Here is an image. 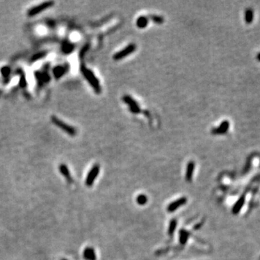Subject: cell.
Returning <instances> with one entry per match:
<instances>
[{
  "mask_svg": "<svg viewBox=\"0 0 260 260\" xmlns=\"http://www.w3.org/2000/svg\"><path fill=\"white\" fill-rule=\"evenodd\" d=\"M190 233L187 231L181 229L179 232V241L180 243L182 245H185L187 242Z\"/></svg>",
  "mask_w": 260,
  "mask_h": 260,
  "instance_id": "cell-11",
  "label": "cell"
},
{
  "mask_svg": "<svg viewBox=\"0 0 260 260\" xmlns=\"http://www.w3.org/2000/svg\"><path fill=\"white\" fill-rule=\"evenodd\" d=\"M54 2H52V1L43 2V3L40 4V5H38V6L34 7H32V8H31V9H30L28 11V15L30 16V17L42 13L43 10H45V9H48V8L53 7L54 6Z\"/></svg>",
  "mask_w": 260,
  "mask_h": 260,
  "instance_id": "cell-3",
  "label": "cell"
},
{
  "mask_svg": "<svg viewBox=\"0 0 260 260\" xmlns=\"http://www.w3.org/2000/svg\"><path fill=\"white\" fill-rule=\"evenodd\" d=\"M202 224H203V223H202V222H200V223H199L198 224L195 225V226L194 227V230L200 229V228L202 227Z\"/></svg>",
  "mask_w": 260,
  "mask_h": 260,
  "instance_id": "cell-18",
  "label": "cell"
},
{
  "mask_svg": "<svg viewBox=\"0 0 260 260\" xmlns=\"http://www.w3.org/2000/svg\"><path fill=\"white\" fill-rule=\"evenodd\" d=\"M195 163L194 161H189V163L187 164L186 170V175H185V179L187 182H191L192 180V176H193L194 170Z\"/></svg>",
  "mask_w": 260,
  "mask_h": 260,
  "instance_id": "cell-8",
  "label": "cell"
},
{
  "mask_svg": "<svg viewBox=\"0 0 260 260\" xmlns=\"http://www.w3.org/2000/svg\"><path fill=\"white\" fill-rule=\"evenodd\" d=\"M147 201H148V198L145 194H141L137 197L136 202L139 205H145L147 202Z\"/></svg>",
  "mask_w": 260,
  "mask_h": 260,
  "instance_id": "cell-15",
  "label": "cell"
},
{
  "mask_svg": "<svg viewBox=\"0 0 260 260\" xmlns=\"http://www.w3.org/2000/svg\"><path fill=\"white\" fill-rule=\"evenodd\" d=\"M229 126L230 124L228 121H223L218 127L212 129L211 130V132L213 135H222V134H224L227 132L229 129Z\"/></svg>",
  "mask_w": 260,
  "mask_h": 260,
  "instance_id": "cell-7",
  "label": "cell"
},
{
  "mask_svg": "<svg viewBox=\"0 0 260 260\" xmlns=\"http://www.w3.org/2000/svg\"><path fill=\"white\" fill-rule=\"evenodd\" d=\"M147 23H148V18L145 16H140L138 17L136 22L137 26L139 28H145L147 25Z\"/></svg>",
  "mask_w": 260,
  "mask_h": 260,
  "instance_id": "cell-12",
  "label": "cell"
},
{
  "mask_svg": "<svg viewBox=\"0 0 260 260\" xmlns=\"http://www.w3.org/2000/svg\"><path fill=\"white\" fill-rule=\"evenodd\" d=\"M100 172V166L98 164H95L92 167L85 179V184L87 186H91L94 183L95 180L97 178Z\"/></svg>",
  "mask_w": 260,
  "mask_h": 260,
  "instance_id": "cell-4",
  "label": "cell"
},
{
  "mask_svg": "<svg viewBox=\"0 0 260 260\" xmlns=\"http://www.w3.org/2000/svg\"><path fill=\"white\" fill-rule=\"evenodd\" d=\"M83 257L85 260H96V251L92 247H86L83 251Z\"/></svg>",
  "mask_w": 260,
  "mask_h": 260,
  "instance_id": "cell-9",
  "label": "cell"
},
{
  "mask_svg": "<svg viewBox=\"0 0 260 260\" xmlns=\"http://www.w3.org/2000/svg\"><path fill=\"white\" fill-rule=\"evenodd\" d=\"M81 72H82V74L84 75L85 79L88 80L89 84L94 89L95 91L97 93H101V85H100V82L98 81V80L97 79V78L95 76L94 73L91 70H89V69L86 68L85 66H82L81 67Z\"/></svg>",
  "mask_w": 260,
  "mask_h": 260,
  "instance_id": "cell-1",
  "label": "cell"
},
{
  "mask_svg": "<svg viewBox=\"0 0 260 260\" xmlns=\"http://www.w3.org/2000/svg\"><path fill=\"white\" fill-rule=\"evenodd\" d=\"M136 44H135V43H131V44L127 46L126 47V48H124L123 50H121V51H119V52H117L116 54H115L113 56V59L116 61L124 59L125 56H128V55L131 54L132 53H133L134 51L136 50Z\"/></svg>",
  "mask_w": 260,
  "mask_h": 260,
  "instance_id": "cell-5",
  "label": "cell"
},
{
  "mask_svg": "<svg viewBox=\"0 0 260 260\" xmlns=\"http://www.w3.org/2000/svg\"><path fill=\"white\" fill-rule=\"evenodd\" d=\"M149 17H150V18L151 19V20H153L154 23H158V24H162V23H163V21H164V20H163V17H161V16L153 15L149 16Z\"/></svg>",
  "mask_w": 260,
  "mask_h": 260,
  "instance_id": "cell-17",
  "label": "cell"
},
{
  "mask_svg": "<svg viewBox=\"0 0 260 260\" xmlns=\"http://www.w3.org/2000/svg\"><path fill=\"white\" fill-rule=\"evenodd\" d=\"M59 170H60L61 173H62V175L65 177L66 180L67 181L68 183H72L73 182V179L71 176V174H70V170L68 169L67 166L64 164H62L60 166H59Z\"/></svg>",
  "mask_w": 260,
  "mask_h": 260,
  "instance_id": "cell-10",
  "label": "cell"
},
{
  "mask_svg": "<svg viewBox=\"0 0 260 260\" xmlns=\"http://www.w3.org/2000/svg\"><path fill=\"white\" fill-rule=\"evenodd\" d=\"M51 121L54 123L56 127H58L59 128H60L61 129H62L63 131H64L65 132H67L68 135H71V136H75L77 131L72 126L69 125V124H66L65 122H64L63 121H62L61 119H59V118H57L55 116H52L51 117Z\"/></svg>",
  "mask_w": 260,
  "mask_h": 260,
  "instance_id": "cell-2",
  "label": "cell"
},
{
  "mask_svg": "<svg viewBox=\"0 0 260 260\" xmlns=\"http://www.w3.org/2000/svg\"><path fill=\"white\" fill-rule=\"evenodd\" d=\"M62 260H67V259H62Z\"/></svg>",
  "mask_w": 260,
  "mask_h": 260,
  "instance_id": "cell-20",
  "label": "cell"
},
{
  "mask_svg": "<svg viewBox=\"0 0 260 260\" xmlns=\"http://www.w3.org/2000/svg\"><path fill=\"white\" fill-rule=\"evenodd\" d=\"M176 226H177V220H176V219H172L170 222L168 230V234L170 236H172V235L174 234L175 230H176Z\"/></svg>",
  "mask_w": 260,
  "mask_h": 260,
  "instance_id": "cell-14",
  "label": "cell"
},
{
  "mask_svg": "<svg viewBox=\"0 0 260 260\" xmlns=\"http://www.w3.org/2000/svg\"><path fill=\"white\" fill-rule=\"evenodd\" d=\"M122 99H123V101L126 103L128 104V105H129V108L139 106V105L137 104V103L132 97H130L129 96H124V97H123Z\"/></svg>",
  "mask_w": 260,
  "mask_h": 260,
  "instance_id": "cell-13",
  "label": "cell"
},
{
  "mask_svg": "<svg viewBox=\"0 0 260 260\" xmlns=\"http://www.w3.org/2000/svg\"><path fill=\"white\" fill-rule=\"evenodd\" d=\"M187 202V199L186 197H183L181 198L178 199V200H175V201L172 202L171 203L168 205L167 207V211L169 212H173L174 211L176 210L178 208H179L180 207L183 206L184 204H185Z\"/></svg>",
  "mask_w": 260,
  "mask_h": 260,
  "instance_id": "cell-6",
  "label": "cell"
},
{
  "mask_svg": "<svg viewBox=\"0 0 260 260\" xmlns=\"http://www.w3.org/2000/svg\"><path fill=\"white\" fill-rule=\"evenodd\" d=\"M245 20L247 23H251L253 20V11L251 9H246L245 13Z\"/></svg>",
  "mask_w": 260,
  "mask_h": 260,
  "instance_id": "cell-16",
  "label": "cell"
},
{
  "mask_svg": "<svg viewBox=\"0 0 260 260\" xmlns=\"http://www.w3.org/2000/svg\"><path fill=\"white\" fill-rule=\"evenodd\" d=\"M257 59H258L259 61H260V54H258V56H257Z\"/></svg>",
  "mask_w": 260,
  "mask_h": 260,
  "instance_id": "cell-19",
  "label": "cell"
}]
</instances>
